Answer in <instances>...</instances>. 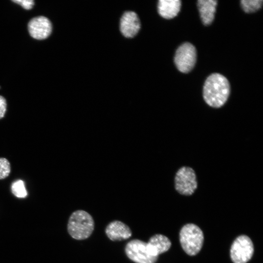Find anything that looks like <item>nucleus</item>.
<instances>
[{
	"label": "nucleus",
	"instance_id": "13",
	"mask_svg": "<svg viewBox=\"0 0 263 263\" xmlns=\"http://www.w3.org/2000/svg\"><path fill=\"white\" fill-rule=\"evenodd\" d=\"M181 6L179 0H160L158 3V13L165 19H172L178 14Z\"/></svg>",
	"mask_w": 263,
	"mask_h": 263
},
{
	"label": "nucleus",
	"instance_id": "16",
	"mask_svg": "<svg viewBox=\"0 0 263 263\" xmlns=\"http://www.w3.org/2000/svg\"><path fill=\"white\" fill-rule=\"evenodd\" d=\"M11 166L9 161L3 157H0V180L7 177L10 173Z\"/></svg>",
	"mask_w": 263,
	"mask_h": 263
},
{
	"label": "nucleus",
	"instance_id": "3",
	"mask_svg": "<svg viewBox=\"0 0 263 263\" xmlns=\"http://www.w3.org/2000/svg\"><path fill=\"white\" fill-rule=\"evenodd\" d=\"M181 246L188 255L194 256L201 249L204 242L202 230L196 225L188 224L181 228L179 233Z\"/></svg>",
	"mask_w": 263,
	"mask_h": 263
},
{
	"label": "nucleus",
	"instance_id": "5",
	"mask_svg": "<svg viewBox=\"0 0 263 263\" xmlns=\"http://www.w3.org/2000/svg\"><path fill=\"white\" fill-rule=\"evenodd\" d=\"M254 246L251 240L246 235H241L233 242L230 255L234 263H246L252 258Z\"/></svg>",
	"mask_w": 263,
	"mask_h": 263
},
{
	"label": "nucleus",
	"instance_id": "11",
	"mask_svg": "<svg viewBox=\"0 0 263 263\" xmlns=\"http://www.w3.org/2000/svg\"><path fill=\"white\" fill-rule=\"evenodd\" d=\"M171 245V242L168 237L156 234L151 236L147 243V249L150 255L158 257L159 255L167 251Z\"/></svg>",
	"mask_w": 263,
	"mask_h": 263
},
{
	"label": "nucleus",
	"instance_id": "2",
	"mask_svg": "<svg viewBox=\"0 0 263 263\" xmlns=\"http://www.w3.org/2000/svg\"><path fill=\"white\" fill-rule=\"evenodd\" d=\"M94 228V222L92 216L83 210H77L70 215L67 224L69 235L77 240L88 238Z\"/></svg>",
	"mask_w": 263,
	"mask_h": 263
},
{
	"label": "nucleus",
	"instance_id": "6",
	"mask_svg": "<svg viewBox=\"0 0 263 263\" xmlns=\"http://www.w3.org/2000/svg\"><path fill=\"white\" fill-rule=\"evenodd\" d=\"M196 61V50L191 43L186 42L177 49L174 62L179 71L188 73L194 67Z\"/></svg>",
	"mask_w": 263,
	"mask_h": 263
},
{
	"label": "nucleus",
	"instance_id": "17",
	"mask_svg": "<svg viewBox=\"0 0 263 263\" xmlns=\"http://www.w3.org/2000/svg\"><path fill=\"white\" fill-rule=\"evenodd\" d=\"M12 1L19 4L26 10L32 9L34 5V1L32 0H13Z\"/></svg>",
	"mask_w": 263,
	"mask_h": 263
},
{
	"label": "nucleus",
	"instance_id": "1",
	"mask_svg": "<svg viewBox=\"0 0 263 263\" xmlns=\"http://www.w3.org/2000/svg\"><path fill=\"white\" fill-rule=\"evenodd\" d=\"M230 93L228 80L224 75L214 73L206 79L203 88V98L209 106L219 108L226 102Z\"/></svg>",
	"mask_w": 263,
	"mask_h": 263
},
{
	"label": "nucleus",
	"instance_id": "4",
	"mask_svg": "<svg viewBox=\"0 0 263 263\" xmlns=\"http://www.w3.org/2000/svg\"><path fill=\"white\" fill-rule=\"evenodd\" d=\"M174 187L181 195H192L197 188L196 175L193 169L186 166L180 168L175 175Z\"/></svg>",
	"mask_w": 263,
	"mask_h": 263
},
{
	"label": "nucleus",
	"instance_id": "14",
	"mask_svg": "<svg viewBox=\"0 0 263 263\" xmlns=\"http://www.w3.org/2000/svg\"><path fill=\"white\" fill-rule=\"evenodd\" d=\"M262 0H242L241 1V6L244 11L246 13L256 12L262 7Z\"/></svg>",
	"mask_w": 263,
	"mask_h": 263
},
{
	"label": "nucleus",
	"instance_id": "15",
	"mask_svg": "<svg viewBox=\"0 0 263 263\" xmlns=\"http://www.w3.org/2000/svg\"><path fill=\"white\" fill-rule=\"evenodd\" d=\"M12 193L18 198H25L27 195L24 183L21 180H18L14 182L11 185Z\"/></svg>",
	"mask_w": 263,
	"mask_h": 263
},
{
	"label": "nucleus",
	"instance_id": "7",
	"mask_svg": "<svg viewBox=\"0 0 263 263\" xmlns=\"http://www.w3.org/2000/svg\"><path fill=\"white\" fill-rule=\"evenodd\" d=\"M129 259L135 263H155L158 257L150 255L147 249V243L139 239L129 241L125 247Z\"/></svg>",
	"mask_w": 263,
	"mask_h": 263
},
{
	"label": "nucleus",
	"instance_id": "8",
	"mask_svg": "<svg viewBox=\"0 0 263 263\" xmlns=\"http://www.w3.org/2000/svg\"><path fill=\"white\" fill-rule=\"evenodd\" d=\"M28 29L32 38L41 40L47 38L50 35L52 31V25L48 18L44 16H38L30 20Z\"/></svg>",
	"mask_w": 263,
	"mask_h": 263
},
{
	"label": "nucleus",
	"instance_id": "10",
	"mask_svg": "<svg viewBox=\"0 0 263 263\" xmlns=\"http://www.w3.org/2000/svg\"><path fill=\"white\" fill-rule=\"evenodd\" d=\"M105 232L108 238L113 241L126 240L132 235V232L129 226L118 220L110 222L106 227Z\"/></svg>",
	"mask_w": 263,
	"mask_h": 263
},
{
	"label": "nucleus",
	"instance_id": "18",
	"mask_svg": "<svg viewBox=\"0 0 263 263\" xmlns=\"http://www.w3.org/2000/svg\"><path fill=\"white\" fill-rule=\"evenodd\" d=\"M7 103L4 97L0 95V119L3 118L6 111Z\"/></svg>",
	"mask_w": 263,
	"mask_h": 263
},
{
	"label": "nucleus",
	"instance_id": "9",
	"mask_svg": "<svg viewBox=\"0 0 263 263\" xmlns=\"http://www.w3.org/2000/svg\"><path fill=\"white\" fill-rule=\"evenodd\" d=\"M140 28V22L137 14L132 11L124 13L120 22V29L123 35L126 38H132Z\"/></svg>",
	"mask_w": 263,
	"mask_h": 263
},
{
	"label": "nucleus",
	"instance_id": "12",
	"mask_svg": "<svg viewBox=\"0 0 263 263\" xmlns=\"http://www.w3.org/2000/svg\"><path fill=\"white\" fill-rule=\"evenodd\" d=\"M217 1L215 0H199L197 6L200 17L205 25L210 24L214 19Z\"/></svg>",
	"mask_w": 263,
	"mask_h": 263
}]
</instances>
